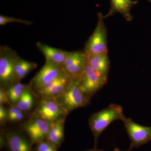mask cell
I'll return each mask as SVG.
<instances>
[{
  "instance_id": "1",
  "label": "cell",
  "mask_w": 151,
  "mask_h": 151,
  "mask_svg": "<svg viewBox=\"0 0 151 151\" xmlns=\"http://www.w3.org/2000/svg\"><path fill=\"white\" fill-rule=\"evenodd\" d=\"M126 118L122 106L113 103L92 114L89 119V125L94 137V147L97 148L100 135L112 122L116 120L123 121Z\"/></svg>"
},
{
  "instance_id": "2",
  "label": "cell",
  "mask_w": 151,
  "mask_h": 151,
  "mask_svg": "<svg viewBox=\"0 0 151 151\" xmlns=\"http://www.w3.org/2000/svg\"><path fill=\"white\" fill-rule=\"evenodd\" d=\"M37 97L35 108L30 116L39 117L52 123L65 119L68 115L55 98Z\"/></svg>"
},
{
  "instance_id": "3",
  "label": "cell",
  "mask_w": 151,
  "mask_h": 151,
  "mask_svg": "<svg viewBox=\"0 0 151 151\" xmlns=\"http://www.w3.org/2000/svg\"><path fill=\"white\" fill-rule=\"evenodd\" d=\"M98 22L94 32L85 44L84 52L86 57L108 53L107 30L101 12L97 13Z\"/></svg>"
},
{
  "instance_id": "4",
  "label": "cell",
  "mask_w": 151,
  "mask_h": 151,
  "mask_svg": "<svg viewBox=\"0 0 151 151\" xmlns=\"http://www.w3.org/2000/svg\"><path fill=\"white\" fill-rule=\"evenodd\" d=\"M55 99L68 114L77 108L86 107L90 102L79 89L77 79H73L65 91Z\"/></svg>"
},
{
  "instance_id": "5",
  "label": "cell",
  "mask_w": 151,
  "mask_h": 151,
  "mask_svg": "<svg viewBox=\"0 0 151 151\" xmlns=\"http://www.w3.org/2000/svg\"><path fill=\"white\" fill-rule=\"evenodd\" d=\"M0 50L1 87L7 90L14 83V66L19 57L7 47H1Z\"/></svg>"
},
{
  "instance_id": "6",
  "label": "cell",
  "mask_w": 151,
  "mask_h": 151,
  "mask_svg": "<svg viewBox=\"0 0 151 151\" xmlns=\"http://www.w3.org/2000/svg\"><path fill=\"white\" fill-rule=\"evenodd\" d=\"M51 123L35 116H29L21 125L22 129L28 136L33 146L46 140Z\"/></svg>"
},
{
  "instance_id": "7",
  "label": "cell",
  "mask_w": 151,
  "mask_h": 151,
  "mask_svg": "<svg viewBox=\"0 0 151 151\" xmlns=\"http://www.w3.org/2000/svg\"><path fill=\"white\" fill-rule=\"evenodd\" d=\"M122 122L131 141L129 148L127 151L138 148L151 141V127L141 126L127 117Z\"/></svg>"
},
{
  "instance_id": "8",
  "label": "cell",
  "mask_w": 151,
  "mask_h": 151,
  "mask_svg": "<svg viewBox=\"0 0 151 151\" xmlns=\"http://www.w3.org/2000/svg\"><path fill=\"white\" fill-rule=\"evenodd\" d=\"M77 81L79 89L89 100L106 84L87 63Z\"/></svg>"
},
{
  "instance_id": "9",
  "label": "cell",
  "mask_w": 151,
  "mask_h": 151,
  "mask_svg": "<svg viewBox=\"0 0 151 151\" xmlns=\"http://www.w3.org/2000/svg\"><path fill=\"white\" fill-rule=\"evenodd\" d=\"M64 73L62 66L46 60L45 65L32 78L29 85L35 92Z\"/></svg>"
},
{
  "instance_id": "10",
  "label": "cell",
  "mask_w": 151,
  "mask_h": 151,
  "mask_svg": "<svg viewBox=\"0 0 151 151\" xmlns=\"http://www.w3.org/2000/svg\"><path fill=\"white\" fill-rule=\"evenodd\" d=\"M87 63V57L84 51L69 52L62 67L65 74L73 79H77Z\"/></svg>"
},
{
  "instance_id": "11",
  "label": "cell",
  "mask_w": 151,
  "mask_h": 151,
  "mask_svg": "<svg viewBox=\"0 0 151 151\" xmlns=\"http://www.w3.org/2000/svg\"><path fill=\"white\" fill-rule=\"evenodd\" d=\"M73 80L64 73L34 92L37 97L56 98L65 91Z\"/></svg>"
},
{
  "instance_id": "12",
  "label": "cell",
  "mask_w": 151,
  "mask_h": 151,
  "mask_svg": "<svg viewBox=\"0 0 151 151\" xmlns=\"http://www.w3.org/2000/svg\"><path fill=\"white\" fill-rule=\"evenodd\" d=\"M4 131L8 151H33V146L26 133L15 130Z\"/></svg>"
},
{
  "instance_id": "13",
  "label": "cell",
  "mask_w": 151,
  "mask_h": 151,
  "mask_svg": "<svg viewBox=\"0 0 151 151\" xmlns=\"http://www.w3.org/2000/svg\"><path fill=\"white\" fill-rule=\"evenodd\" d=\"M87 63L106 84L110 69L108 53L96 55L87 58Z\"/></svg>"
},
{
  "instance_id": "14",
  "label": "cell",
  "mask_w": 151,
  "mask_h": 151,
  "mask_svg": "<svg viewBox=\"0 0 151 151\" xmlns=\"http://www.w3.org/2000/svg\"><path fill=\"white\" fill-rule=\"evenodd\" d=\"M111 4L110 10L107 14L103 15L104 19L112 17L115 14H121L128 22L132 21L133 16L131 14L132 8L138 3L133 0H109Z\"/></svg>"
},
{
  "instance_id": "15",
  "label": "cell",
  "mask_w": 151,
  "mask_h": 151,
  "mask_svg": "<svg viewBox=\"0 0 151 151\" xmlns=\"http://www.w3.org/2000/svg\"><path fill=\"white\" fill-rule=\"evenodd\" d=\"M36 46L44 55L46 60L61 66L69 53V52L54 48L40 42H37Z\"/></svg>"
},
{
  "instance_id": "16",
  "label": "cell",
  "mask_w": 151,
  "mask_h": 151,
  "mask_svg": "<svg viewBox=\"0 0 151 151\" xmlns=\"http://www.w3.org/2000/svg\"><path fill=\"white\" fill-rule=\"evenodd\" d=\"M65 119L51 123L50 131L46 139L57 150L61 147L65 139L64 131Z\"/></svg>"
},
{
  "instance_id": "17",
  "label": "cell",
  "mask_w": 151,
  "mask_h": 151,
  "mask_svg": "<svg viewBox=\"0 0 151 151\" xmlns=\"http://www.w3.org/2000/svg\"><path fill=\"white\" fill-rule=\"evenodd\" d=\"M35 92L29 84L27 85L16 106L25 113L30 114V112L35 106Z\"/></svg>"
},
{
  "instance_id": "18",
  "label": "cell",
  "mask_w": 151,
  "mask_h": 151,
  "mask_svg": "<svg viewBox=\"0 0 151 151\" xmlns=\"http://www.w3.org/2000/svg\"><path fill=\"white\" fill-rule=\"evenodd\" d=\"M26 85L20 82H17L14 83L7 90L11 105L16 106Z\"/></svg>"
},
{
  "instance_id": "19",
  "label": "cell",
  "mask_w": 151,
  "mask_h": 151,
  "mask_svg": "<svg viewBox=\"0 0 151 151\" xmlns=\"http://www.w3.org/2000/svg\"><path fill=\"white\" fill-rule=\"evenodd\" d=\"M37 66V64L36 63L29 61V63L18 73L15 79V83L20 82L22 79L26 76L31 71L35 68Z\"/></svg>"
},
{
  "instance_id": "20",
  "label": "cell",
  "mask_w": 151,
  "mask_h": 151,
  "mask_svg": "<svg viewBox=\"0 0 151 151\" xmlns=\"http://www.w3.org/2000/svg\"><path fill=\"white\" fill-rule=\"evenodd\" d=\"M33 147V151H57V150L46 140L37 143Z\"/></svg>"
},
{
  "instance_id": "21",
  "label": "cell",
  "mask_w": 151,
  "mask_h": 151,
  "mask_svg": "<svg viewBox=\"0 0 151 151\" xmlns=\"http://www.w3.org/2000/svg\"><path fill=\"white\" fill-rule=\"evenodd\" d=\"M11 22H17L23 24L29 25L32 24V22L24 20L21 19L14 18L11 17L0 16V25L2 26L6 24Z\"/></svg>"
},
{
  "instance_id": "22",
  "label": "cell",
  "mask_w": 151,
  "mask_h": 151,
  "mask_svg": "<svg viewBox=\"0 0 151 151\" xmlns=\"http://www.w3.org/2000/svg\"><path fill=\"white\" fill-rule=\"evenodd\" d=\"M29 61L25 60L19 57L17 60L14 66L15 79L18 73L29 63ZM15 83V81H14Z\"/></svg>"
},
{
  "instance_id": "23",
  "label": "cell",
  "mask_w": 151,
  "mask_h": 151,
  "mask_svg": "<svg viewBox=\"0 0 151 151\" xmlns=\"http://www.w3.org/2000/svg\"><path fill=\"white\" fill-rule=\"evenodd\" d=\"M29 113H26L25 112L17 113L8 117L7 122L15 123V122H21L24 120L25 118L29 117Z\"/></svg>"
},
{
  "instance_id": "24",
  "label": "cell",
  "mask_w": 151,
  "mask_h": 151,
  "mask_svg": "<svg viewBox=\"0 0 151 151\" xmlns=\"http://www.w3.org/2000/svg\"><path fill=\"white\" fill-rule=\"evenodd\" d=\"M11 105L9 100L7 90L0 87V105Z\"/></svg>"
},
{
  "instance_id": "25",
  "label": "cell",
  "mask_w": 151,
  "mask_h": 151,
  "mask_svg": "<svg viewBox=\"0 0 151 151\" xmlns=\"http://www.w3.org/2000/svg\"><path fill=\"white\" fill-rule=\"evenodd\" d=\"M8 111L3 105H0V124L3 125L6 122H7Z\"/></svg>"
},
{
  "instance_id": "26",
  "label": "cell",
  "mask_w": 151,
  "mask_h": 151,
  "mask_svg": "<svg viewBox=\"0 0 151 151\" xmlns=\"http://www.w3.org/2000/svg\"><path fill=\"white\" fill-rule=\"evenodd\" d=\"M7 111L8 117L13 116L15 114H17V113L24 112L20 109H19L16 106H13V105H10V107L7 109Z\"/></svg>"
},
{
  "instance_id": "27",
  "label": "cell",
  "mask_w": 151,
  "mask_h": 151,
  "mask_svg": "<svg viewBox=\"0 0 151 151\" xmlns=\"http://www.w3.org/2000/svg\"><path fill=\"white\" fill-rule=\"evenodd\" d=\"M7 144L6 138L4 130L1 131L0 135V148L2 150L4 148L6 147Z\"/></svg>"
},
{
  "instance_id": "28",
  "label": "cell",
  "mask_w": 151,
  "mask_h": 151,
  "mask_svg": "<svg viewBox=\"0 0 151 151\" xmlns=\"http://www.w3.org/2000/svg\"><path fill=\"white\" fill-rule=\"evenodd\" d=\"M84 151H105L101 149H98L97 148H94L93 149H91V150H86Z\"/></svg>"
},
{
  "instance_id": "29",
  "label": "cell",
  "mask_w": 151,
  "mask_h": 151,
  "mask_svg": "<svg viewBox=\"0 0 151 151\" xmlns=\"http://www.w3.org/2000/svg\"><path fill=\"white\" fill-rule=\"evenodd\" d=\"M114 151H121V150H119V149L118 148H116L114 149Z\"/></svg>"
},
{
  "instance_id": "30",
  "label": "cell",
  "mask_w": 151,
  "mask_h": 151,
  "mask_svg": "<svg viewBox=\"0 0 151 151\" xmlns=\"http://www.w3.org/2000/svg\"><path fill=\"white\" fill-rule=\"evenodd\" d=\"M148 1L149 2L151 3V0H148Z\"/></svg>"
}]
</instances>
